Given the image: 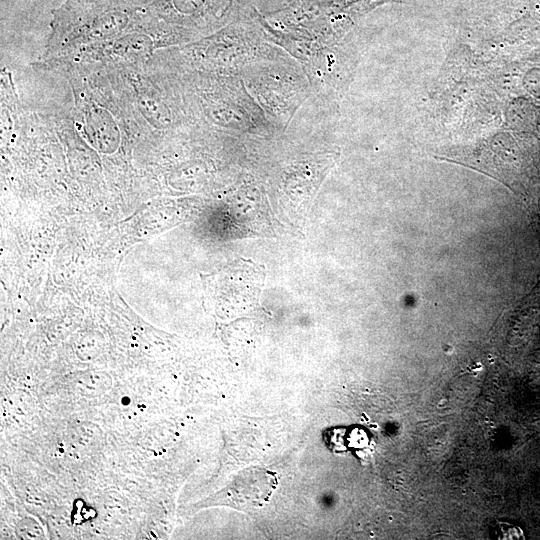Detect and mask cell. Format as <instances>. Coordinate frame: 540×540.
Instances as JSON below:
<instances>
[{
	"instance_id": "obj_1",
	"label": "cell",
	"mask_w": 540,
	"mask_h": 540,
	"mask_svg": "<svg viewBox=\"0 0 540 540\" xmlns=\"http://www.w3.org/2000/svg\"><path fill=\"white\" fill-rule=\"evenodd\" d=\"M275 487L276 477L272 472L262 468H250L237 474L221 492L213 497L211 503L252 510L268 502Z\"/></svg>"
}]
</instances>
